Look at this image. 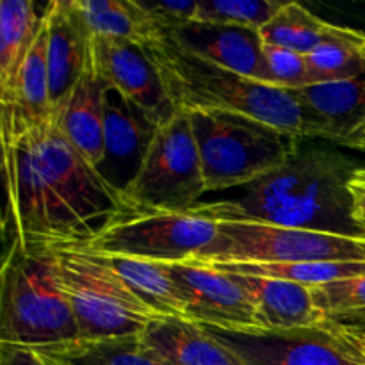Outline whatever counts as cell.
<instances>
[{
  "label": "cell",
  "instance_id": "cell-35",
  "mask_svg": "<svg viewBox=\"0 0 365 365\" xmlns=\"http://www.w3.org/2000/svg\"><path fill=\"white\" fill-rule=\"evenodd\" d=\"M353 339H355L356 346H359V349L362 351V355L365 356V337H355V335H351Z\"/></svg>",
  "mask_w": 365,
  "mask_h": 365
},
{
  "label": "cell",
  "instance_id": "cell-1",
  "mask_svg": "<svg viewBox=\"0 0 365 365\" xmlns=\"http://www.w3.org/2000/svg\"><path fill=\"white\" fill-rule=\"evenodd\" d=\"M11 241L31 252L84 248L103 225L128 212L123 192L106 180L57 125L2 138Z\"/></svg>",
  "mask_w": 365,
  "mask_h": 365
},
{
  "label": "cell",
  "instance_id": "cell-20",
  "mask_svg": "<svg viewBox=\"0 0 365 365\" xmlns=\"http://www.w3.org/2000/svg\"><path fill=\"white\" fill-rule=\"evenodd\" d=\"M159 127L152 123L134 103L113 88L106 89V155L98 168L116 163L120 168H141L143 157Z\"/></svg>",
  "mask_w": 365,
  "mask_h": 365
},
{
  "label": "cell",
  "instance_id": "cell-4",
  "mask_svg": "<svg viewBox=\"0 0 365 365\" xmlns=\"http://www.w3.org/2000/svg\"><path fill=\"white\" fill-rule=\"evenodd\" d=\"M78 339L53 252L7 246L0 273V342L39 348Z\"/></svg>",
  "mask_w": 365,
  "mask_h": 365
},
{
  "label": "cell",
  "instance_id": "cell-12",
  "mask_svg": "<svg viewBox=\"0 0 365 365\" xmlns=\"http://www.w3.org/2000/svg\"><path fill=\"white\" fill-rule=\"evenodd\" d=\"M93 50L100 77L109 88L134 103L155 127L171 120L177 109L141 46L95 38Z\"/></svg>",
  "mask_w": 365,
  "mask_h": 365
},
{
  "label": "cell",
  "instance_id": "cell-28",
  "mask_svg": "<svg viewBox=\"0 0 365 365\" xmlns=\"http://www.w3.org/2000/svg\"><path fill=\"white\" fill-rule=\"evenodd\" d=\"M310 292L327 321L365 310V274L312 287Z\"/></svg>",
  "mask_w": 365,
  "mask_h": 365
},
{
  "label": "cell",
  "instance_id": "cell-19",
  "mask_svg": "<svg viewBox=\"0 0 365 365\" xmlns=\"http://www.w3.org/2000/svg\"><path fill=\"white\" fill-rule=\"evenodd\" d=\"M48 4L4 0L0 4V100L14 91L45 21Z\"/></svg>",
  "mask_w": 365,
  "mask_h": 365
},
{
  "label": "cell",
  "instance_id": "cell-11",
  "mask_svg": "<svg viewBox=\"0 0 365 365\" xmlns=\"http://www.w3.org/2000/svg\"><path fill=\"white\" fill-rule=\"evenodd\" d=\"M163 266L184 298L189 321L228 331L260 330L253 299L234 274L200 260Z\"/></svg>",
  "mask_w": 365,
  "mask_h": 365
},
{
  "label": "cell",
  "instance_id": "cell-17",
  "mask_svg": "<svg viewBox=\"0 0 365 365\" xmlns=\"http://www.w3.org/2000/svg\"><path fill=\"white\" fill-rule=\"evenodd\" d=\"M106 89L93 50L91 61L57 121L70 145L96 170L106 155Z\"/></svg>",
  "mask_w": 365,
  "mask_h": 365
},
{
  "label": "cell",
  "instance_id": "cell-16",
  "mask_svg": "<svg viewBox=\"0 0 365 365\" xmlns=\"http://www.w3.org/2000/svg\"><path fill=\"white\" fill-rule=\"evenodd\" d=\"M139 341L164 365H245L203 324L184 317H153Z\"/></svg>",
  "mask_w": 365,
  "mask_h": 365
},
{
  "label": "cell",
  "instance_id": "cell-25",
  "mask_svg": "<svg viewBox=\"0 0 365 365\" xmlns=\"http://www.w3.org/2000/svg\"><path fill=\"white\" fill-rule=\"evenodd\" d=\"M331 24L298 2H285L284 7L259 31L264 45L280 46L302 56H309L323 43Z\"/></svg>",
  "mask_w": 365,
  "mask_h": 365
},
{
  "label": "cell",
  "instance_id": "cell-3",
  "mask_svg": "<svg viewBox=\"0 0 365 365\" xmlns=\"http://www.w3.org/2000/svg\"><path fill=\"white\" fill-rule=\"evenodd\" d=\"M177 110L239 113L305 138V114L287 89L253 81L180 48L170 38L143 46Z\"/></svg>",
  "mask_w": 365,
  "mask_h": 365
},
{
  "label": "cell",
  "instance_id": "cell-26",
  "mask_svg": "<svg viewBox=\"0 0 365 365\" xmlns=\"http://www.w3.org/2000/svg\"><path fill=\"white\" fill-rule=\"evenodd\" d=\"M228 273L253 274L319 287L331 282L364 277L365 262H287V264H212Z\"/></svg>",
  "mask_w": 365,
  "mask_h": 365
},
{
  "label": "cell",
  "instance_id": "cell-14",
  "mask_svg": "<svg viewBox=\"0 0 365 365\" xmlns=\"http://www.w3.org/2000/svg\"><path fill=\"white\" fill-rule=\"evenodd\" d=\"M168 38L180 48L203 57L217 66L274 86L264 56V41L257 31L191 21Z\"/></svg>",
  "mask_w": 365,
  "mask_h": 365
},
{
  "label": "cell",
  "instance_id": "cell-5",
  "mask_svg": "<svg viewBox=\"0 0 365 365\" xmlns=\"http://www.w3.org/2000/svg\"><path fill=\"white\" fill-rule=\"evenodd\" d=\"M189 116L207 192L246 187L284 166L302 146L299 135L245 114L191 110Z\"/></svg>",
  "mask_w": 365,
  "mask_h": 365
},
{
  "label": "cell",
  "instance_id": "cell-6",
  "mask_svg": "<svg viewBox=\"0 0 365 365\" xmlns=\"http://www.w3.org/2000/svg\"><path fill=\"white\" fill-rule=\"evenodd\" d=\"M207 192L202 159L187 110L155 130L134 180L123 191L128 212H187Z\"/></svg>",
  "mask_w": 365,
  "mask_h": 365
},
{
  "label": "cell",
  "instance_id": "cell-18",
  "mask_svg": "<svg viewBox=\"0 0 365 365\" xmlns=\"http://www.w3.org/2000/svg\"><path fill=\"white\" fill-rule=\"evenodd\" d=\"M230 274L253 299L260 330H296L327 321L314 303L310 287L277 278Z\"/></svg>",
  "mask_w": 365,
  "mask_h": 365
},
{
  "label": "cell",
  "instance_id": "cell-13",
  "mask_svg": "<svg viewBox=\"0 0 365 365\" xmlns=\"http://www.w3.org/2000/svg\"><path fill=\"white\" fill-rule=\"evenodd\" d=\"M48 77L53 125H57L75 86L93 56V36L77 0H53L46 7Z\"/></svg>",
  "mask_w": 365,
  "mask_h": 365
},
{
  "label": "cell",
  "instance_id": "cell-30",
  "mask_svg": "<svg viewBox=\"0 0 365 365\" xmlns=\"http://www.w3.org/2000/svg\"><path fill=\"white\" fill-rule=\"evenodd\" d=\"M139 2L145 7V11L150 14L152 21L164 38L196 20L198 2H195V0H182V2H177V0H163V2L139 0Z\"/></svg>",
  "mask_w": 365,
  "mask_h": 365
},
{
  "label": "cell",
  "instance_id": "cell-22",
  "mask_svg": "<svg viewBox=\"0 0 365 365\" xmlns=\"http://www.w3.org/2000/svg\"><path fill=\"white\" fill-rule=\"evenodd\" d=\"M32 349L46 365H164L146 351L139 335L75 339Z\"/></svg>",
  "mask_w": 365,
  "mask_h": 365
},
{
  "label": "cell",
  "instance_id": "cell-32",
  "mask_svg": "<svg viewBox=\"0 0 365 365\" xmlns=\"http://www.w3.org/2000/svg\"><path fill=\"white\" fill-rule=\"evenodd\" d=\"M0 365H46L32 348L0 342Z\"/></svg>",
  "mask_w": 365,
  "mask_h": 365
},
{
  "label": "cell",
  "instance_id": "cell-9",
  "mask_svg": "<svg viewBox=\"0 0 365 365\" xmlns=\"http://www.w3.org/2000/svg\"><path fill=\"white\" fill-rule=\"evenodd\" d=\"M217 237V223L187 212H127L103 225L82 250L157 264L192 260Z\"/></svg>",
  "mask_w": 365,
  "mask_h": 365
},
{
  "label": "cell",
  "instance_id": "cell-34",
  "mask_svg": "<svg viewBox=\"0 0 365 365\" xmlns=\"http://www.w3.org/2000/svg\"><path fill=\"white\" fill-rule=\"evenodd\" d=\"M339 145L346 146V148H351V150H359V152L365 153V121L360 127H356L355 130L351 132L349 135H346Z\"/></svg>",
  "mask_w": 365,
  "mask_h": 365
},
{
  "label": "cell",
  "instance_id": "cell-33",
  "mask_svg": "<svg viewBox=\"0 0 365 365\" xmlns=\"http://www.w3.org/2000/svg\"><path fill=\"white\" fill-rule=\"evenodd\" d=\"M330 323L341 328L346 334L355 335V337H365V310L348 314V316L337 317V319H330Z\"/></svg>",
  "mask_w": 365,
  "mask_h": 365
},
{
  "label": "cell",
  "instance_id": "cell-10",
  "mask_svg": "<svg viewBox=\"0 0 365 365\" xmlns=\"http://www.w3.org/2000/svg\"><path fill=\"white\" fill-rule=\"evenodd\" d=\"M205 328L245 365H365L355 339L330 321L317 327L277 331Z\"/></svg>",
  "mask_w": 365,
  "mask_h": 365
},
{
  "label": "cell",
  "instance_id": "cell-31",
  "mask_svg": "<svg viewBox=\"0 0 365 365\" xmlns=\"http://www.w3.org/2000/svg\"><path fill=\"white\" fill-rule=\"evenodd\" d=\"M349 192L353 202V220L360 235L365 237V168H359L349 180Z\"/></svg>",
  "mask_w": 365,
  "mask_h": 365
},
{
  "label": "cell",
  "instance_id": "cell-27",
  "mask_svg": "<svg viewBox=\"0 0 365 365\" xmlns=\"http://www.w3.org/2000/svg\"><path fill=\"white\" fill-rule=\"evenodd\" d=\"M284 4L282 0H200L195 21L259 32Z\"/></svg>",
  "mask_w": 365,
  "mask_h": 365
},
{
  "label": "cell",
  "instance_id": "cell-29",
  "mask_svg": "<svg viewBox=\"0 0 365 365\" xmlns=\"http://www.w3.org/2000/svg\"><path fill=\"white\" fill-rule=\"evenodd\" d=\"M264 56L277 88L294 91L312 86L307 56L271 45H264Z\"/></svg>",
  "mask_w": 365,
  "mask_h": 365
},
{
  "label": "cell",
  "instance_id": "cell-21",
  "mask_svg": "<svg viewBox=\"0 0 365 365\" xmlns=\"http://www.w3.org/2000/svg\"><path fill=\"white\" fill-rule=\"evenodd\" d=\"M95 255L106 262L157 317L187 319L184 298L163 264L128 259V257L100 255V253Z\"/></svg>",
  "mask_w": 365,
  "mask_h": 365
},
{
  "label": "cell",
  "instance_id": "cell-8",
  "mask_svg": "<svg viewBox=\"0 0 365 365\" xmlns=\"http://www.w3.org/2000/svg\"><path fill=\"white\" fill-rule=\"evenodd\" d=\"M192 260L205 264L365 262V237L221 221L216 241Z\"/></svg>",
  "mask_w": 365,
  "mask_h": 365
},
{
  "label": "cell",
  "instance_id": "cell-24",
  "mask_svg": "<svg viewBox=\"0 0 365 365\" xmlns=\"http://www.w3.org/2000/svg\"><path fill=\"white\" fill-rule=\"evenodd\" d=\"M307 63L312 86L359 77L365 71V32L331 24Z\"/></svg>",
  "mask_w": 365,
  "mask_h": 365
},
{
  "label": "cell",
  "instance_id": "cell-15",
  "mask_svg": "<svg viewBox=\"0 0 365 365\" xmlns=\"http://www.w3.org/2000/svg\"><path fill=\"white\" fill-rule=\"evenodd\" d=\"M305 114V138L341 143L365 121V71L348 81L291 91Z\"/></svg>",
  "mask_w": 365,
  "mask_h": 365
},
{
  "label": "cell",
  "instance_id": "cell-2",
  "mask_svg": "<svg viewBox=\"0 0 365 365\" xmlns=\"http://www.w3.org/2000/svg\"><path fill=\"white\" fill-rule=\"evenodd\" d=\"M356 170L341 152L302 145L284 166L246 185L242 196L198 203L191 212L216 223L242 221L362 237L349 192Z\"/></svg>",
  "mask_w": 365,
  "mask_h": 365
},
{
  "label": "cell",
  "instance_id": "cell-7",
  "mask_svg": "<svg viewBox=\"0 0 365 365\" xmlns=\"http://www.w3.org/2000/svg\"><path fill=\"white\" fill-rule=\"evenodd\" d=\"M53 259L73 309L78 339L139 335L157 317L95 253L82 248L56 250Z\"/></svg>",
  "mask_w": 365,
  "mask_h": 365
},
{
  "label": "cell",
  "instance_id": "cell-23",
  "mask_svg": "<svg viewBox=\"0 0 365 365\" xmlns=\"http://www.w3.org/2000/svg\"><path fill=\"white\" fill-rule=\"evenodd\" d=\"M95 38L146 46L164 36L139 0H77Z\"/></svg>",
  "mask_w": 365,
  "mask_h": 365
}]
</instances>
